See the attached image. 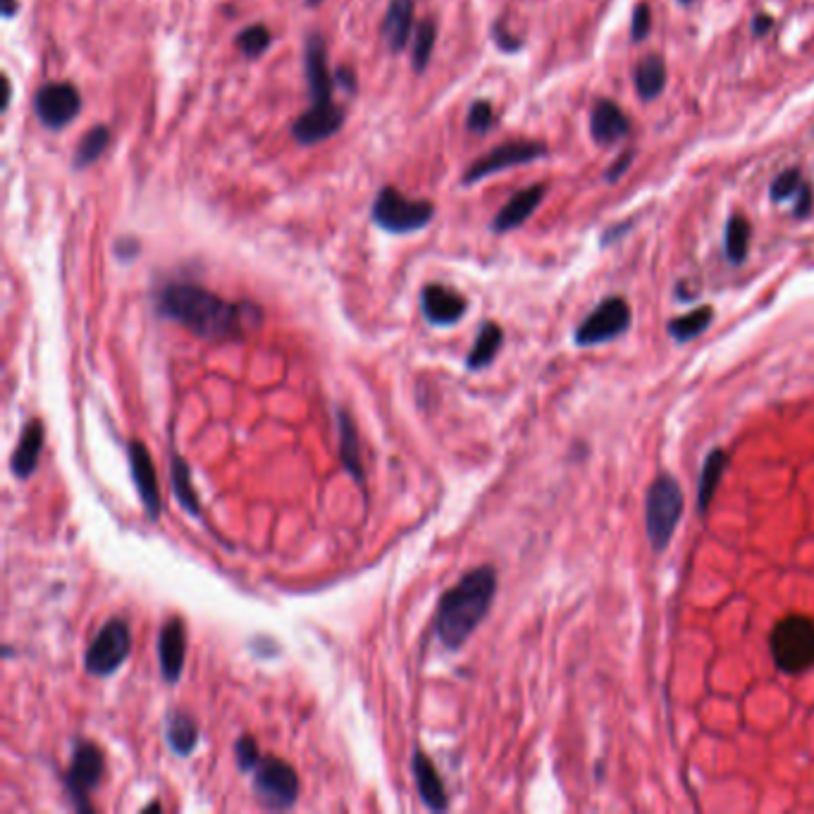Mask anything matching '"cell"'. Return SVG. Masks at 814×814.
<instances>
[{
	"label": "cell",
	"mask_w": 814,
	"mask_h": 814,
	"mask_svg": "<svg viewBox=\"0 0 814 814\" xmlns=\"http://www.w3.org/2000/svg\"><path fill=\"white\" fill-rule=\"evenodd\" d=\"M340 423V452H342V464L347 468L354 480H363V464H361V440L356 433V425L347 411L337 414Z\"/></svg>",
	"instance_id": "d4e9b609"
},
{
	"label": "cell",
	"mask_w": 814,
	"mask_h": 814,
	"mask_svg": "<svg viewBox=\"0 0 814 814\" xmlns=\"http://www.w3.org/2000/svg\"><path fill=\"white\" fill-rule=\"evenodd\" d=\"M726 464H729V456H726V452L719 449V447L712 449L707 454L705 464H702L700 483H698V504H700V511L702 514H707L714 495H717V488H719L721 478H724Z\"/></svg>",
	"instance_id": "603a6c76"
},
{
	"label": "cell",
	"mask_w": 814,
	"mask_h": 814,
	"mask_svg": "<svg viewBox=\"0 0 814 814\" xmlns=\"http://www.w3.org/2000/svg\"><path fill=\"white\" fill-rule=\"evenodd\" d=\"M237 48L242 51L244 58H261L268 48H270V32L263 27V24H251L237 36Z\"/></svg>",
	"instance_id": "1f68e13d"
},
{
	"label": "cell",
	"mask_w": 814,
	"mask_h": 814,
	"mask_svg": "<svg viewBox=\"0 0 814 814\" xmlns=\"http://www.w3.org/2000/svg\"><path fill=\"white\" fill-rule=\"evenodd\" d=\"M590 132L597 144H614L624 139L631 132V122H628L624 110L614 101H600L592 108L590 115Z\"/></svg>",
	"instance_id": "ffe728a7"
},
{
	"label": "cell",
	"mask_w": 814,
	"mask_h": 814,
	"mask_svg": "<svg viewBox=\"0 0 814 814\" xmlns=\"http://www.w3.org/2000/svg\"><path fill=\"white\" fill-rule=\"evenodd\" d=\"M497 592V574L492 566H478L437 602L435 636L447 650H459L485 619Z\"/></svg>",
	"instance_id": "7a4b0ae2"
},
{
	"label": "cell",
	"mask_w": 814,
	"mask_h": 814,
	"mask_svg": "<svg viewBox=\"0 0 814 814\" xmlns=\"http://www.w3.org/2000/svg\"><path fill=\"white\" fill-rule=\"evenodd\" d=\"M752 227L743 215H733L726 225V256L731 263H743L750 249Z\"/></svg>",
	"instance_id": "f546056e"
},
{
	"label": "cell",
	"mask_w": 814,
	"mask_h": 814,
	"mask_svg": "<svg viewBox=\"0 0 814 814\" xmlns=\"http://www.w3.org/2000/svg\"><path fill=\"white\" fill-rule=\"evenodd\" d=\"M168 745L175 750V755L187 757L199 745V726L184 712H170L165 724Z\"/></svg>",
	"instance_id": "7402d4cb"
},
{
	"label": "cell",
	"mask_w": 814,
	"mask_h": 814,
	"mask_svg": "<svg viewBox=\"0 0 814 814\" xmlns=\"http://www.w3.org/2000/svg\"><path fill=\"white\" fill-rule=\"evenodd\" d=\"M631 160H633V153H626L624 160H621V158L616 160V163H614V165L609 168V172H607V180H609V182H616V180H619V177L624 175V172H626V168L631 165Z\"/></svg>",
	"instance_id": "f35d334b"
},
{
	"label": "cell",
	"mask_w": 814,
	"mask_h": 814,
	"mask_svg": "<svg viewBox=\"0 0 814 814\" xmlns=\"http://www.w3.org/2000/svg\"><path fill=\"white\" fill-rule=\"evenodd\" d=\"M650 34V8L643 3L638 5L633 12V24H631V39L633 41H643Z\"/></svg>",
	"instance_id": "d590c367"
},
{
	"label": "cell",
	"mask_w": 814,
	"mask_h": 814,
	"mask_svg": "<svg viewBox=\"0 0 814 814\" xmlns=\"http://www.w3.org/2000/svg\"><path fill=\"white\" fill-rule=\"evenodd\" d=\"M184 657H187V628L180 616H172L160 628L158 636V659H160V674L168 683H177L182 669H184Z\"/></svg>",
	"instance_id": "2e32d148"
},
{
	"label": "cell",
	"mask_w": 814,
	"mask_h": 814,
	"mask_svg": "<svg viewBox=\"0 0 814 814\" xmlns=\"http://www.w3.org/2000/svg\"><path fill=\"white\" fill-rule=\"evenodd\" d=\"M44 440H46V428L39 418H34V421L24 425L22 437L10 459V468H12V473H15V478L24 480L36 471V464H39V456L44 449Z\"/></svg>",
	"instance_id": "d6986e66"
},
{
	"label": "cell",
	"mask_w": 814,
	"mask_h": 814,
	"mask_svg": "<svg viewBox=\"0 0 814 814\" xmlns=\"http://www.w3.org/2000/svg\"><path fill=\"white\" fill-rule=\"evenodd\" d=\"M421 311L430 325H456L468 311L466 296L444 285H428L421 294Z\"/></svg>",
	"instance_id": "9a60e30c"
},
{
	"label": "cell",
	"mask_w": 814,
	"mask_h": 814,
	"mask_svg": "<svg viewBox=\"0 0 814 814\" xmlns=\"http://www.w3.org/2000/svg\"><path fill=\"white\" fill-rule=\"evenodd\" d=\"M466 125L473 134H485L495 125V113H492V106L488 101H476L468 110Z\"/></svg>",
	"instance_id": "836d02e7"
},
{
	"label": "cell",
	"mask_w": 814,
	"mask_h": 814,
	"mask_svg": "<svg viewBox=\"0 0 814 814\" xmlns=\"http://www.w3.org/2000/svg\"><path fill=\"white\" fill-rule=\"evenodd\" d=\"M234 755H237V764L239 769L251 774V769L258 764V760H261V750H258V743L251 738V736H242L237 740V745H234Z\"/></svg>",
	"instance_id": "e575fe53"
},
{
	"label": "cell",
	"mask_w": 814,
	"mask_h": 814,
	"mask_svg": "<svg viewBox=\"0 0 814 814\" xmlns=\"http://www.w3.org/2000/svg\"><path fill=\"white\" fill-rule=\"evenodd\" d=\"M127 461H130L132 480H134V485H137L139 499L146 509V516L151 518V521H158L160 511H163V499H160V490H158L156 464L144 442L132 440L127 444Z\"/></svg>",
	"instance_id": "7c38bea8"
},
{
	"label": "cell",
	"mask_w": 814,
	"mask_h": 814,
	"mask_svg": "<svg viewBox=\"0 0 814 814\" xmlns=\"http://www.w3.org/2000/svg\"><path fill=\"white\" fill-rule=\"evenodd\" d=\"M3 15H5V17H12V15H15V0H5Z\"/></svg>",
	"instance_id": "7bdbcfd3"
},
{
	"label": "cell",
	"mask_w": 814,
	"mask_h": 814,
	"mask_svg": "<svg viewBox=\"0 0 814 814\" xmlns=\"http://www.w3.org/2000/svg\"><path fill=\"white\" fill-rule=\"evenodd\" d=\"M752 29H755V34L764 36V34L774 29V20L769 15H757L755 22H752Z\"/></svg>",
	"instance_id": "b9f144b4"
},
{
	"label": "cell",
	"mask_w": 814,
	"mask_h": 814,
	"mask_svg": "<svg viewBox=\"0 0 814 814\" xmlns=\"http://www.w3.org/2000/svg\"><path fill=\"white\" fill-rule=\"evenodd\" d=\"M435 218V206L430 201H414L394 187L378 192L373 203V222L392 234H411L430 225Z\"/></svg>",
	"instance_id": "5b68a950"
},
{
	"label": "cell",
	"mask_w": 814,
	"mask_h": 814,
	"mask_svg": "<svg viewBox=\"0 0 814 814\" xmlns=\"http://www.w3.org/2000/svg\"><path fill=\"white\" fill-rule=\"evenodd\" d=\"M683 516V490L669 473H659L648 490L645 502V526L652 550L664 552L676 533V526Z\"/></svg>",
	"instance_id": "3957f363"
},
{
	"label": "cell",
	"mask_w": 814,
	"mask_h": 814,
	"mask_svg": "<svg viewBox=\"0 0 814 814\" xmlns=\"http://www.w3.org/2000/svg\"><path fill=\"white\" fill-rule=\"evenodd\" d=\"M342 125H344V110L337 108L335 103L311 106L292 125V137L304 146H313V144L330 139L332 134H337Z\"/></svg>",
	"instance_id": "5bb4252c"
},
{
	"label": "cell",
	"mask_w": 814,
	"mask_h": 814,
	"mask_svg": "<svg viewBox=\"0 0 814 814\" xmlns=\"http://www.w3.org/2000/svg\"><path fill=\"white\" fill-rule=\"evenodd\" d=\"M772 657L786 674H803L814 666V619L791 614L774 626Z\"/></svg>",
	"instance_id": "277c9868"
},
{
	"label": "cell",
	"mask_w": 814,
	"mask_h": 814,
	"mask_svg": "<svg viewBox=\"0 0 814 814\" xmlns=\"http://www.w3.org/2000/svg\"><path fill=\"white\" fill-rule=\"evenodd\" d=\"M254 774V795L268 810H289L299 798L301 784L292 764L280 757H261Z\"/></svg>",
	"instance_id": "8992f818"
},
{
	"label": "cell",
	"mask_w": 814,
	"mask_h": 814,
	"mask_svg": "<svg viewBox=\"0 0 814 814\" xmlns=\"http://www.w3.org/2000/svg\"><path fill=\"white\" fill-rule=\"evenodd\" d=\"M492 32H495V39H497L499 48H504V51H516V48H518V46H521V44H518V41L514 39V36L504 34L502 24H495V29H492Z\"/></svg>",
	"instance_id": "74e56055"
},
{
	"label": "cell",
	"mask_w": 814,
	"mask_h": 814,
	"mask_svg": "<svg viewBox=\"0 0 814 814\" xmlns=\"http://www.w3.org/2000/svg\"><path fill=\"white\" fill-rule=\"evenodd\" d=\"M306 82L308 94H311V106L332 103V86H335V74L328 67V44L320 34H308L306 39Z\"/></svg>",
	"instance_id": "4fadbf2b"
},
{
	"label": "cell",
	"mask_w": 814,
	"mask_h": 814,
	"mask_svg": "<svg viewBox=\"0 0 814 814\" xmlns=\"http://www.w3.org/2000/svg\"><path fill=\"white\" fill-rule=\"evenodd\" d=\"M504 342V332L497 323H485L483 328H480L478 337H476V344L473 349L468 351V359H466V368L468 370H483L488 368L492 361H495V356L502 347Z\"/></svg>",
	"instance_id": "4316f807"
},
{
	"label": "cell",
	"mask_w": 814,
	"mask_h": 814,
	"mask_svg": "<svg viewBox=\"0 0 814 814\" xmlns=\"http://www.w3.org/2000/svg\"><path fill=\"white\" fill-rule=\"evenodd\" d=\"M681 3H683V5H688V3H693V0H681Z\"/></svg>",
	"instance_id": "f6af8a7d"
},
{
	"label": "cell",
	"mask_w": 814,
	"mask_h": 814,
	"mask_svg": "<svg viewBox=\"0 0 814 814\" xmlns=\"http://www.w3.org/2000/svg\"><path fill=\"white\" fill-rule=\"evenodd\" d=\"M103 774H106V757H103L101 748L82 740V743H77V748H74L72 762L65 772V788L72 795L74 805H77V810H84V812L94 810L89 803V795L91 791H96L98 786H101Z\"/></svg>",
	"instance_id": "ba28073f"
},
{
	"label": "cell",
	"mask_w": 814,
	"mask_h": 814,
	"mask_svg": "<svg viewBox=\"0 0 814 814\" xmlns=\"http://www.w3.org/2000/svg\"><path fill=\"white\" fill-rule=\"evenodd\" d=\"M810 206H812V192H810L807 184H803V187H800V192H798V206H795V213H798V215H807Z\"/></svg>",
	"instance_id": "ab89813d"
},
{
	"label": "cell",
	"mask_w": 814,
	"mask_h": 814,
	"mask_svg": "<svg viewBox=\"0 0 814 814\" xmlns=\"http://www.w3.org/2000/svg\"><path fill=\"white\" fill-rule=\"evenodd\" d=\"M34 110L44 127L63 130L79 115L82 96L72 84H65V82L46 84L39 91H36Z\"/></svg>",
	"instance_id": "8fae6325"
},
{
	"label": "cell",
	"mask_w": 814,
	"mask_h": 814,
	"mask_svg": "<svg viewBox=\"0 0 814 814\" xmlns=\"http://www.w3.org/2000/svg\"><path fill=\"white\" fill-rule=\"evenodd\" d=\"M435 39H437V27L435 22H421V27L416 29V36H414V70L416 72H423L430 55H433V48H435Z\"/></svg>",
	"instance_id": "4dcf8cb0"
},
{
	"label": "cell",
	"mask_w": 814,
	"mask_h": 814,
	"mask_svg": "<svg viewBox=\"0 0 814 814\" xmlns=\"http://www.w3.org/2000/svg\"><path fill=\"white\" fill-rule=\"evenodd\" d=\"M108 144H110V130L106 125L91 127L82 137L77 151H74V160H72L74 170H84V168L94 165L96 160L106 153Z\"/></svg>",
	"instance_id": "83f0119b"
},
{
	"label": "cell",
	"mask_w": 814,
	"mask_h": 814,
	"mask_svg": "<svg viewBox=\"0 0 814 814\" xmlns=\"http://www.w3.org/2000/svg\"><path fill=\"white\" fill-rule=\"evenodd\" d=\"M414 29V0H392L385 22H382V39L390 51H402L409 44Z\"/></svg>",
	"instance_id": "44dd1931"
},
{
	"label": "cell",
	"mask_w": 814,
	"mask_h": 814,
	"mask_svg": "<svg viewBox=\"0 0 814 814\" xmlns=\"http://www.w3.org/2000/svg\"><path fill=\"white\" fill-rule=\"evenodd\" d=\"M803 177H800V170H786L772 184V199L774 201H788L795 199L800 187H803Z\"/></svg>",
	"instance_id": "d6a6232c"
},
{
	"label": "cell",
	"mask_w": 814,
	"mask_h": 814,
	"mask_svg": "<svg viewBox=\"0 0 814 814\" xmlns=\"http://www.w3.org/2000/svg\"><path fill=\"white\" fill-rule=\"evenodd\" d=\"M335 82L342 84V86H347V91H356V77H354V72L349 67H340L335 72Z\"/></svg>",
	"instance_id": "60d3db41"
},
{
	"label": "cell",
	"mask_w": 814,
	"mask_h": 814,
	"mask_svg": "<svg viewBox=\"0 0 814 814\" xmlns=\"http://www.w3.org/2000/svg\"><path fill=\"white\" fill-rule=\"evenodd\" d=\"M542 199H545V184H533V187L514 194L509 203L502 208L495 220H492V230L504 234L521 227L523 222L535 213V208L542 203Z\"/></svg>",
	"instance_id": "ac0fdd59"
},
{
	"label": "cell",
	"mask_w": 814,
	"mask_h": 814,
	"mask_svg": "<svg viewBox=\"0 0 814 814\" xmlns=\"http://www.w3.org/2000/svg\"><path fill=\"white\" fill-rule=\"evenodd\" d=\"M714 318V311L712 306H700L695 308V311H690L681 318H674L669 323V335L676 340V342H690L695 340L698 335H702L712 323Z\"/></svg>",
	"instance_id": "f1b7e54d"
},
{
	"label": "cell",
	"mask_w": 814,
	"mask_h": 814,
	"mask_svg": "<svg viewBox=\"0 0 814 814\" xmlns=\"http://www.w3.org/2000/svg\"><path fill=\"white\" fill-rule=\"evenodd\" d=\"M170 478H172V490H175V497L184 507V511L201 518V502L194 490L192 468L187 461H184V456L180 454L170 456Z\"/></svg>",
	"instance_id": "cb8c5ba5"
},
{
	"label": "cell",
	"mask_w": 814,
	"mask_h": 814,
	"mask_svg": "<svg viewBox=\"0 0 814 814\" xmlns=\"http://www.w3.org/2000/svg\"><path fill=\"white\" fill-rule=\"evenodd\" d=\"M547 156V146L538 144V141H507L497 148H492L490 153H485L480 160L466 170L464 184H476L480 180H485L490 175H497V172L514 168V165H523V163H533V160Z\"/></svg>",
	"instance_id": "30bf717a"
},
{
	"label": "cell",
	"mask_w": 814,
	"mask_h": 814,
	"mask_svg": "<svg viewBox=\"0 0 814 814\" xmlns=\"http://www.w3.org/2000/svg\"><path fill=\"white\" fill-rule=\"evenodd\" d=\"M306 3H308V5H311V8H318L320 3H323V0H306Z\"/></svg>",
	"instance_id": "ee69618b"
},
{
	"label": "cell",
	"mask_w": 814,
	"mask_h": 814,
	"mask_svg": "<svg viewBox=\"0 0 814 814\" xmlns=\"http://www.w3.org/2000/svg\"><path fill=\"white\" fill-rule=\"evenodd\" d=\"M631 325V308L621 296H609L604 299L595 311H592L576 330L578 347H592V344L609 342L614 337H621Z\"/></svg>",
	"instance_id": "9c48e42d"
},
{
	"label": "cell",
	"mask_w": 814,
	"mask_h": 814,
	"mask_svg": "<svg viewBox=\"0 0 814 814\" xmlns=\"http://www.w3.org/2000/svg\"><path fill=\"white\" fill-rule=\"evenodd\" d=\"M411 772H414V779H416L418 795H421L425 807H430L433 812L447 810L449 807L447 791H444V784L440 779L435 764L430 762V757L425 755L421 748H416V752H414Z\"/></svg>",
	"instance_id": "e0dca14e"
},
{
	"label": "cell",
	"mask_w": 814,
	"mask_h": 814,
	"mask_svg": "<svg viewBox=\"0 0 814 814\" xmlns=\"http://www.w3.org/2000/svg\"><path fill=\"white\" fill-rule=\"evenodd\" d=\"M130 652H132L130 626L122 619H110L91 640V645L84 655V666L91 676L108 678V676H113L122 664H125Z\"/></svg>",
	"instance_id": "52a82bcc"
},
{
	"label": "cell",
	"mask_w": 814,
	"mask_h": 814,
	"mask_svg": "<svg viewBox=\"0 0 814 814\" xmlns=\"http://www.w3.org/2000/svg\"><path fill=\"white\" fill-rule=\"evenodd\" d=\"M633 79H636V89L643 101H652L664 91L666 84V65L664 60L655 53L645 55L633 70Z\"/></svg>",
	"instance_id": "484cf974"
},
{
	"label": "cell",
	"mask_w": 814,
	"mask_h": 814,
	"mask_svg": "<svg viewBox=\"0 0 814 814\" xmlns=\"http://www.w3.org/2000/svg\"><path fill=\"white\" fill-rule=\"evenodd\" d=\"M137 249H139V244L132 237H125L115 244V254L122 258V261H130V258L137 256Z\"/></svg>",
	"instance_id": "8d00e7d4"
},
{
	"label": "cell",
	"mask_w": 814,
	"mask_h": 814,
	"mask_svg": "<svg viewBox=\"0 0 814 814\" xmlns=\"http://www.w3.org/2000/svg\"><path fill=\"white\" fill-rule=\"evenodd\" d=\"M158 313L184 325L201 340H227L246 328L254 306L230 304L211 289L189 282H172L158 292Z\"/></svg>",
	"instance_id": "6da1fadb"
}]
</instances>
